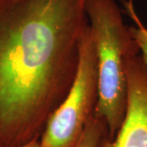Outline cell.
I'll return each mask as SVG.
<instances>
[{"label":"cell","instance_id":"cell-5","mask_svg":"<svg viewBox=\"0 0 147 147\" xmlns=\"http://www.w3.org/2000/svg\"><path fill=\"white\" fill-rule=\"evenodd\" d=\"M107 133L108 130L105 120L92 114L74 147H99L102 137Z\"/></svg>","mask_w":147,"mask_h":147},{"label":"cell","instance_id":"cell-4","mask_svg":"<svg viewBox=\"0 0 147 147\" xmlns=\"http://www.w3.org/2000/svg\"><path fill=\"white\" fill-rule=\"evenodd\" d=\"M127 83L126 113L113 139L107 134L99 147H147V67L138 54L125 59Z\"/></svg>","mask_w":147,"mask_h":147},{"label":"cell","instance_id":"cell-6","mask_svg":"<svg viewBox=\"0 0 147 147\" xmlns=\"http://www.w3.org/2000/svg\"><path fill=\"white\" fill-rule=\"evenodd\" d=\"M124 7L127 13L136 24V26H129V31L133 40L137 43L139 52L142 53L141 57L147 67V28L142 24L139 16H137L132 1H124Z\"/></svg>","mask_w":147,"mask_h":147},{"label":"cell","instance_id":"cell-2","mask_svg":"<svg viewBox=\"0 0 147 147\" xmlns=\"http://www.w3.org/2000/svg\"><path fill=\"white\" fill-rule=\"evenodd\" d=\"M86 11L97 59L98 97L93 115L105 120L107 137L113 139L126 113L125 59L138 54L139 48L115 0H89Z\"/></svg>","mask_w":147,"mask_h":147},{"label":"cell","instance_id":"cell-8","mask_svg":"<svg viewBox=\"0 0 147 147\" xmlns=\"http://www.w3.org/2000/svg\"><path fill=\"white\" fill-rule=\"evenodd\" d=\"M131 1H132V0H131Z\"/></svg>","mask_w":147,"mask_h":147},{"label":"cell","instance_id":"cell-3","mask_svg":"<svg viewBox=\"0 0 147 147\" xmlns=\"http://www.w3.org/2000/svg\"><path fill=\"white\" fill-rule=\"evenodd\" d=\"M98 97L97 59L88 24L79 42L78 68L69 91L47 119L40 147H74L93 114Z\"/></svg>","mask_w":147,"mask_h":147},{"label":"cell","instance_id":"cell-7","mask_svg":"<svg viewBox=\"0 0 147 147\" xmlns=\"http://www.w3.org/2000/svg\"><path fill=\"white\" fill-rule=\"evenodd\" d=\"M20 147H40L39 139H34L30 142H29V143H27L24 146H21Z\"/></svg>","mask_w":147,"mask_h":147},{"label":"cell","instance_id":"cell-1","mask_svg":"<svg viewBox=\"0 0 147 147\" xmlns=\"http://www.w3.org/2000/svg\"><path fill=\"white\" fill-rule=\"evenodd\" d=\"M89 0H0V147L39 139L76 74Z\"/></svg>","mask_w":147,"mask_h":147}]
</instances>
